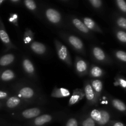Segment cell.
<instances>
[{
    "label": "cell",
    "mask_w": 126,
    "mask_h": 126,
    "mask_svg": "<svg viewBox=\"0 0 126 126\" xmlns=\"http://www.w3.org/2000/svg\"><path fill=\"white\" fill-rule=\"evenodd\" d=\"M14 91L16 92V95L27 104H32L39 102L41 99L36 89L26 84H17L15 86Z\"/></svg>",
    "instance_id": "6da1fadb"
},
{
    "label": "cell",
    "mask_w": 126,
    "mask_h": 126,
    "mask_svg": "<svg viewBox=\"0 0 126 126\" xmlns=\"http://www.w3.org/2000/svg\"><path fill=\"white\" fill-rule=\"evenodd\" d=\"M60 36L75 51L82 55L86 54L84 44L79 37L68 33H60Z\"/></svg>",
    "instance_id": "7a4b0ae2"
},
{
    "label": "cell",
    "mask_w": 126,
    "mask_h": 126,
    "mask_svg": "<svg viewBox=\"0 0 126 126\" xmlns=\"http://www.w3.org/2000/svg\"><path fill=\"white\" fill-rule=\"evenodd\" d=\"M89 114L98 126H108L112 121L110 112L107 110L94 108Z\"/></svg>",
    "instance_id": "3957f363"
},
{
    "label": "cell",
    "mask_w": 126,
    "mask_h": 126,
    "mask_svg": "<svg viewBox=\"0 0 126 126\" xmlns=\"http://www.w3.org/2000/svg\"><path fill=\"white\" fill-rule=\"evenodd\" d=\"M54 43L59 59L68 66L71 67L73 66L72 60L67 47L57 39H54Z\"/></svg>",
    "instance_id": "277c9868"
},
{
    "label": "cell",
    "mask_w": 126,
    "mask_h": 126,
    "mask_svg": "<svg viewBox=\"0 0 126 126\" xmlns=\"http://www.w3.org/2000/svg\"><path fill=\"white\" fill-rule=\"evenodd\" d=\"M43 111L42 108L39 107L27 108L17 112L16 114V118L19 120L31 121L42 114Z\"/></svg>",
    "instance_id": "5b68a950"
},
{
    "label": "cell",
    "mask_w": 126,
    "mask_h": 126,
    "mask_svg": "<svg viewBox=\"0 0 126 126\" xmlns=\"http://www.w3.org/2000/svg\"><path fill=\"white\" fill-rule=\"evenodd\" d=\"M58 118V116L54 114H42L32 120L29 121L26 126H46Z\"/></svg>",
    "instance_id": "8992f818"
},
{
    "label": "cell",
    "mask_w": 126,
    "mask_h": 126,
    "mask_svg": "<svg viewBox=\"0 0 126 126\" xmlns=\"http://www.w3.org/2000/svg\"><path fill=\"white\" fill-rule=\"evenodd\" d=\"M44 17L49 23L55 26H60L62 24V16L58 10L52 7H47L44 10Z\"/></svg>",
    "instance_id": "52a82bcc"
},
{
    "label": "cell",
    "mask_w": 126,
    "mask_h": 126,
    "mask_svg": "<svg viewBox=\"0 0 126 126\" xmlns=\"http://www.w3.org/2000/svg\"><path fill=\"white\" fill-rule=\"evenodd\" d=\"M70 23L73 28L79 34L88 38L92 37V32L86 27L82 20L72 16L70 18Z\"/></svg>",
    "instance_id": "ba28073f"
},
{
    "label": "cell",
    "mask_w": 126,
    "mask_h": 126,
    "mask_svg": "<svg viewBox=\"0 0 126 126\" xmlns=\"http://www.w3.org/2000/svg\"><path fill=\"white\" fill-rule=\"evenodd\" d=\"M91 55L94 60L101 64H110L112 60L104 50L98 46H93L91 48Z\"/></svg>",
    "instance_id": "9c48e42d"
},
{
    "label": "cell",
    "mask_w": 126,
    "mask_h": 126,
    "mask_svg": "<svg viewBox=\"0 0 126 126\" xmlns=\"http://www.w3.org/2000/svg\"><path fill=\"white\" fill-rule=\"evenodd\" d=\"M84 92L85 94V98H86L88 105L91 106H97L99 100L94 91L91 84V81L87 80L84 84Z\"/></svg>",
    "instance_id": "30bf717a"
},
{
    "label": "cell",
    "mask_w": 126,
    "mask_h": 126,
    "mask_svg": "<svg viewBox=\"0 0 126 126\" xmlns=\"http://www.w3.org/2000/svg\"><path fill=\"white\" fill-rule=\"evenodd\" d=\"M23 100L17 95H11L7 100L4 102V106L8 110L13 111L15 110L21 109L22 107L27 105Z\"/></svg>",
    "instance_id": "8fae6325"
},
{
    "label": "cell",
    "mask_w": 126,
    "mask_h": 126,
    "mask_svg": "<svg viewBox=\"0 0 126 126\" xmlns=\"http://www.w3.org/2000/svg\"><path fill=\"white\" fill-rule=\"evenodd\" d=\"M0 40L6 48V51L11 49H17L15 44H14L11 41L1 17H0Z\"/></svg>",
    "instance_id": "7c38bea8"
},
{
    "label": "cell",
    "mask_w": 126,
    "mask_h": 126,
    "mask_svg": "<svg viewBox=\"0 0 126 126\" xmlns=\"http://www.w3.org/2000/svg\"><path fill=\"white\" fill-rule=\"evenodd\" d=\"M74 67L78 76H84L89 74V63L80 57L76 56L75 57Z\"/></svg>",
    "instance_id": "4fadbf2b"
},
{
    "label": "cell",
    "mask_w": 126,
    "mask_h": 126,
    "mask_svg": "<svg viewBox=\"0 0 126 126\" xmlns=\"http://www.w3.org/2000/svg\"><path fill=\"white\" fill-rule=\"evenodd\" d=\"M22 66L24 72L29 77H36V69L34 67V65L28 58L25 57H23L22 62Z\"/></svg>",
    "instance_id": "5bb4252c"
},
{
    "label": "cell",
    "mask_w": 126,
    "mask_h": 126,
    "mask_svg": "<svg viewBox=\"0 0 126 126\" xmlns=\"http://www.w3.org/2000/svg\"><path fill=\"white\" fill-rule=\"evenodd\" d=\"M85 98L84 90L80 88H76L73 92L71 97L68 100V105L73 106L78 103L81 100Z\"/></svg>",
    "instance_id": "9a60e30c"
},
{
    "label": "cell",
    "mask_w": 126,
    "mask_h": 126,
    "mask_svg": "<svg viewBox=\"0 0 126 126\" xmlns=\"http://www.w3.org/2000/svg\"><path fill=\"white\" fill-rule=\"evenodd\" d=\"M16 78V74L14 70L10 68H2L0 70V81L8 82Z\"/></svg>",
    "instance_id": "2e32d148"
},
{
    "label": "cell",
    "mask_w": 126,
    "mask_h": 126,
    "mask_svg": "<svg viewBox=\"0 0 126 126\" xmlns=\"http://www.w3.org/2000/svg\"><path fill=\"white\" fill-rule=\"evenodd\" d=\"M82 20L85 24V25L86 26V27L91 32H96V33H101V34L103 33V30L101 29L99 25L92 18L88 17H85L82 18Z\"/></svg>",
    "instance_id": "e0dca14e"
},
{
    "label": "cell",
    "mask_w": 126,
    "mask_h": 126,
    "mask_svg": "<svg viewBox=\"0 0 126 126\" xmlns=\"http://www.w3.org/2000/svg\"><path fill=\"white\" fill-rule=\"evenodd\" d=\"M30 48L34 54L38 55H45L47 50L45 44L38 41H33L30 45Z\"/></svg>",
    "instance_id": "ac0fdd59"
},
{
    "label": "cell",
    "mask_w": 126,
    "mask_h": 126,
    "mask_svg": "<svg viewBox=\"0 0 126 126\" xmlns=\"http://www.w3.org/2000/svg\"><path fill=\"white\" fill-rule=\"evenodd\" d=\"M70 94L71 93L70 91L67 89L63 88V87H55L51 92L50 96L52 98H62L68 97Z\"/></svg>",
    "instance_id": "d6986e66"
},
{
    "label": "cell",
    "mask_w": 126,
    "mask_h": 126,
    "mask_svg": "<svg viewBox=\"0 0 126 126\" xmlns=\"http://www.w3.org/2000/svg\"><path fill=\"white\" fill-rule=\"evenodd\" d=\"M16 60V56L12 53L4 54L0 57V67L5 68L14 63Z\"/></svg>",
    "instance_id": "ffe728a7"
},
{
    "label": "cell",
    "mask_w": 126,
    "mask_h": 126,
    "mask_svg": "<svg viewBox=\"0 0 126 126\" xmlns=\"http://www.w3.org/2000/svg\"><path fill=\"white\" fill-rule=\"evenodd\" d=\"M104 70L100 68V66L95 65H91L89 68V75L92 78V79H99L103 77L105 75Z\"/></svg>",
    "instance_id": "44dd1931"
},
{
    "label": "cell",
    "mask_w": 126,
    "mask_h": 126,
    "mask_svg": "<svg viewBox=\"0 0 126 126\" xmlns=\"http://www.w3.org/2000/svg\"><path fill=\"white\" fill-rule=\"evenodd\" d=\"M90 81L92 88L97 95V98L100 100L103 89V82L99 79H92Z\"/></svg>",
    "instance_id": "7402d4cb"
},
{
    "label": "cell",
    "mask_w": 126,
    "mask_h": 126,
    "mask_svg": "<svg viewBox=\"0 0 126 126\" xmlns=\"http://www.w3.org/2000/svg\"><path fill=\"white\" fill-rule=\"evenodd\" d=\"M110 103L113 108L121 113H126V105L125 103L121 100L116 98H110Z\"/></svg>",
    "instance_id": "603a6c76"
},
{
    "label": "cell",
    "mask_w": 126,
    "mask_h": 126,
    "mask_svg": "<svg viewBox=\"0 0 126 126\" xmlns=\"http://www.w3.org/2000/svg\"><path fill=\"white\" fill-rule=\"evenodd\" d=\"M80 126H98L89 114H86L80 118Z\"/></svg>",
    "instance_id": "cb8c5ba5"
},
{
    "label": "cell",
    "mask_w": 126,
    "mask_h": 126,
    "mask_svg": "<svg viewBox=\"0 0 126 126\" xmlns=\"http://www.w3.org/2000/svg\"><path fill=\"white\" fill-rule=\"evenodd\" d=\"M34 34L33 31L30 28H27L25 29L24 33H23V41L25 44H29L30 45L34 41Z\"/></svg>",
    "instance_id": "d4e9b609"
},
{
    "label": "cell",
    "mask_w": 126,
    "mask_h": 126,
    "mask_svg": "<svg viewBox=\"0 0 126 126\" xmlns=\"http://www.w3.org/2000/svg\"><path fill=\"white\" fill-rule=\"evenodd\" d=\"M23 4L25 7L33 13L36 14L38 11V5L34 0H24Z\"/></svg>",
    "instance_id": "484cf974"
},
{
    "label": "cell",
    "mask_w": 126,
    "mask_h": 126,
    "mask_svg": "<svg viewBox=\"0 0 126 126\" xmlns=\"http://www.w3.org/2000/svg\"><path fill=\"white\" fill-rule=\"evenodd\" d=\"M114 33L117 39L120 43L126 44V32L119 28L114 30Z\"/></svg>",
    "instance_id": "4316f807"
},
{
    "label": "cell",
    "mask_w": 126,
    "mask_h": 126,
    "mask_svg": "<svg viewBox=\"0 0 126 126\" xmlns=\"http://www.w3.org/2000/svg\"><path fill=\"white\" fill-rule=\"evenodd\" d=\"M115 23L119 29L126 30V18L125 17L122 16H117L115 18Z\"/></svg>",
    "instance_id": "83f0119b"
},
{
    "label": "cell",
    "mask_w": 126,
    "mask_h": 126,
    "mask_svg": "<svg viewBox=\"0 0 126 126\" xmlns=\"http://www.w3.org/2000/svg\"><path fill=\"white\" fill-rule=\"evenodd\" d=\"M64 126H80V119L76 117L68 118Z\"/></svg>",
    "instance_id": "f1b7e54d"
},
{
    "label": "cell",
    "mask_w": 126,
    "mask_h": 126,
    "mask_svg": "<svg viewBox=\"0 0 126 126\" xmlns=\"http://www.w3.org/2000/svg\"><path fill=\"white\" fill-rule=\"evenodd\" d=\"M88 2L94 9L100 10L103 6V2L102 0H89Z\"/></svg>",
    "instance_id": "f546056e"
},
{
    "label": "cell",
    "mask_w": 126,
    "mask_h": 126,
    "mask_svg": "<svg viewBox=\"0 0 126 126\" xmlns=\"http://www.w3.org/2000/svg\"><path fill=\"white\" fill-rule=\"evenodd\" d=\"M114 56L117 60L126 63V52L123 50H118L114 52Z\"/></svg>",
    "instance_id": "4dcf8cb0"
},
{
    "label": "cell",
    "mask_w": 126,
    "mask_h": 126,
    "mask_svg": "<svg viewBox=\"0 0 126 126\" xmlns=\"http://www.w3.org/2000/svg\"><path fill=\"white\" fill-rule=\"evenodd\" d=\"M9 22L17 28H18V16L16 13H11L8 18Z\"/></svg>",
    "instance_id": "1f68e13d"
},
{
    "label": "cell",
    "mask_w": 126,
    "mask_h": 126,
    "mask_svg": "<svg viewBox=\"0 0 126 126\" xmlns=\"http://www.w3.org/2000/svg\"><path fill=\"white\" fill-rule=\"evenodd\" d=\"M115 3L118 8L122 12L126 14V2L124 0H116Z\"/></svg>",
    "instance_id": "d6a6232c"
},
{
    "label": "cell",
    "mask_w": 126,
    "mask_h": 126,
    "mask_svg": "<svg viewBox=\"0 0 126 126\" xmlns=\"http://www.w3.org/2000/svg\"><path fill=\"white\" fill-rule=\"evenodd\" d=\"M115 84L117 86H119L123 89H126V79L123 78V77L121 76H117L115 78Z\"/></svg>",
    "instance_id": "836d02e7"
},
{
    "label": "cell",
    "mask_w": 126,
    "mask_h": 126,
    "mask_svg": "<svg viewBox=\"0 0 126 126\" xmlns=\"http://www.w3.org/2000/svg\"><path fill=\"white\" fill-rule=\"evenodd\" d=\"M11 96V94L6 90L0 89V101L4 102Z\"/></svg>",
    "instance_id": "e575fe53"
},
{
    "label": "cell",
    "mask_w": 126,
    "mask_h": 126,
    "mask_svg": "<svg viewBox=\"0 0 126 126\" xmlns=\"http://www.w3.org/2000/svg\"><path fill=\"white\" fill-rule=\"evenodd\" d=\"M108 126H126L124 123L122 122L118 121H111Z\"/></svg>",
    "instance_id": "d590c367"
},
{
    "label": "cell",
    "mask_w": 126,
    "mask_h": 126,
    "mask_svg": "<svg viewBox=\"0 0 126 126\" xmlns=\"http://www.w3.org/2000/svg\"><path fill=\"white\" fill-rule=\"evenodd\" d=\"M8 2L12 5L17 6V5H19L22 2V1L20 0H9V1H8Z\"/></svg>",
    "instance_id": "8d00e7d4"
},
{
    "label": "cell",
    "mask_w": 126,
    "mask_h": 126,
    "mask_svg": "<svg viewBox=\"0 0 126 126\" xmlns=\"http://www.w3.org/2000/svg\"><path fill=\"white\" fill-rule=\"evenodd\" d=\"M59 2H60V3H62V4H70V3H71L72 2V1H68V0H60V1H59Z\"/></svg>",
    "instance_id": "74e56055"
},
{
    "label": "cell",
    "mask_w": 126,
    "mask_h": 126,
    "mask_svg": "<svg viewBox=\"0 0 126 126\" xmlns=\"http://www.w3.org/2000/svg\"><path fill=\"white\" fill-rule=\"evenodd\" d=\"M3 106H4V102H1V101H0V109L2 108V107H3Z\"/></svg>",
    "instance_id": "f35d334b"
},
{
    "label": "cell",
    "mask_w": 126,
    "mask_h": 126,
    "mask_svg": "<svg viewBox=\"0 0 126 126\" xmlns=\"http://www.w3.org/2000/svg\"><path fill=\"white\" fill-rule=\"evenodd\" d=\"M5 1H6L5 0H0V6H1V5H2V4L5 2Z\"/></svg>",
    "instance_id": "ab89813d"
}]
</instances>
